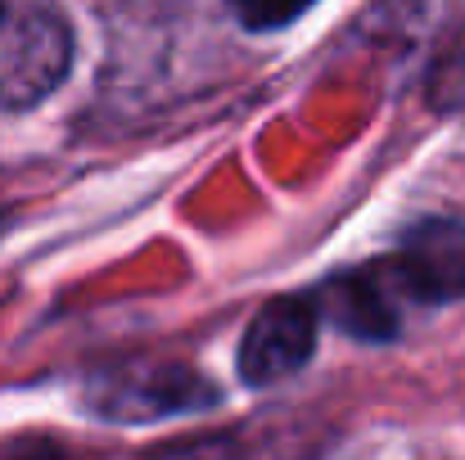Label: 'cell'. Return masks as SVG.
Here are the masks:
<instances>
[{"mask_svg": "<svg viewBox=\"0 0 465 460\" xmlns=\"http://www.w3.org/2000/svg\"><path fill=\"white\" fill-rule=\"evenodd\" d=\"M73 64V32L54 0H0V109L41 104Z\"/></svg>", "mask_w": 465, "mask_h": 460, "instance_id": "1", "label": "cell"}, {"mask_svg": "<svg viewBox=\"0 0 465 460\" xmlns=\"http://www.w3.org/2000/svg\"><path fill=\"white\" fill-rule=\"evenodd\" d=\"M402 299L420 307L465 299V226L452 217H430L411 226L393 258H384Z\"/></svg>", "mask_w": 465, "mask_h": 460, "instance_id": "2", "label": "cell"}, {"mask_svg": "<svg viewBox=\"0 0 465 460\" xmlns=\"http://www.w3.org/2000/svg\"><path fill=\"white\" fill-rule=\"evenodd\" d=\"M312 347H316V303L276 299L249 320L240 338V379L253 388L281 384L308 366Z\"/></svg>", "mask_w": 465, "mask_h": 460, "instance_id": "3", "label": "cell"}, {"mask_svg": "<svg viewBox=\"0 0 465 460\" xmlns=\"http://www.w3.org/2000/svg\"><path fill=\"white\" fill-rule=\"evenodd\" d=\"M213 402H217V388L185 366H141L132 375H109L95 388V411L123 425L203 411Z\"/></svg>", "mask_w": 465, "mask_h": 460, "instance_id": "4", "label": "cell"}, {"mask_svg": "<svg viewBox=\"0 0 465 460\" xmlns=\"http://www.w3.org/2000/svg\"><path fill=\"white\" fill-rule=\"evenodd\" d=\"M325 307H330V320L343 325L352 338H393L402 329V289L389 271V262H371L361 271H348V276H334L325 285Z\"/></svg>", "mask_w": 465, "mask_h": 460, "instance_id": "5", "label": "cell"}, {"mask_svg": "<svg viewBox=\"0 0 465 460\" xmlns=\"http://www.w3.org/2000/svg\"><path fill=\"white\" fill-rule=\"evenodd\" d=\"M226 5H231V14H235L244 27H253V32H276V27L294 23L299 14H308L316 0H226Z\"/></svg>", "mask_w": 465, "mask_h": 460, "instance_id": "6", "label": "cell"}]
</instances>
